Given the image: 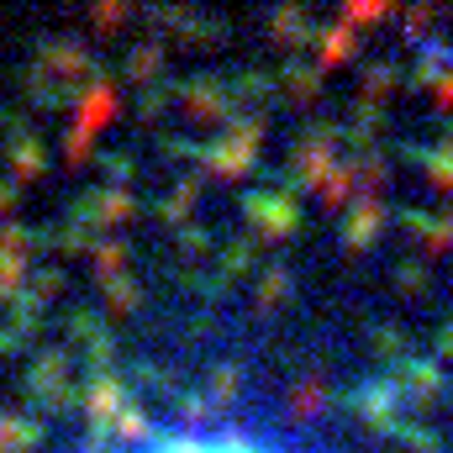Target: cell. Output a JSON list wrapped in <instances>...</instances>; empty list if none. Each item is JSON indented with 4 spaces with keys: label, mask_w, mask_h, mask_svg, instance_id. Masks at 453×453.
<instances>
[{
    "label": "cell",
    "mask_w": 453,
    "mask_h": 453,
    "mask_svg": "<svg viewBox=\"0 0 453 453\" xmlns=\"http://www.w3.org/2000/svg\"><path fill=\"white\" fill-rule=\"evenodd\" d=\"M142 453H258L248 443H211V438H180V443H158V449H142Z\"/></svg>",
    "instance_id": "obj_1"
}]
</instances>
